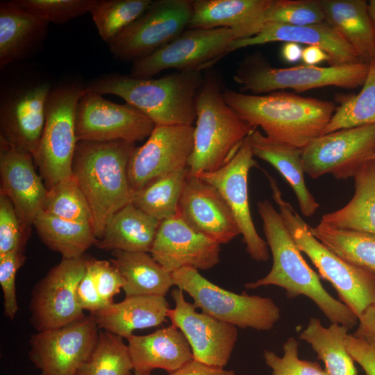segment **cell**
Masks as SVG:
<instances>
[{"label": "cell", "mask_w": 375, "mask_h": 375, "mask_svg": "<svg viewBox=\"0 0 375 375\" xmlns=\"http://www.w3.org/2000/svg\"><path fill=\"white\" fill-rule=\"evenodd\" d=\"M226 103L249 125L269 138L300 149L322 135L335 106L332 101L292 92L251 94L224 88Z\"/></svg>", "instance_id": "obj_1"}, {"label": "cell", "mask_w": 375, "mask_h": 375, "mask_svg": "<svg viewBox=\"0 0 375 375\" xmlns=\"http://www.w3.org/2000/svg\"><path fill=\"white\" fill-rule=\"evenodd\" d=\"M263 231L273 258L269 272L263 278L247 283V289L276 285L283 288L289 299L306 296L331 322L349 328L358 318L342 301L333 298L323 287L319 275L308 265L288 230L279 212L268 201L257 203Z\"/></svg>", "instance_id": "obj_2"}, {"label": "cell", "mask_w": 375, "mask_h": 375, "mask_svg": "<svg viewBox=\"0 0 375 375\" xmlns=\"http://www.w3.org/2000/svg\"><path fill=\"white\" fill-rule=\"evenodd\" d=\"M135 147L124 140L77 142L72 173L88 203L97 240L110 217L132 202L127 167Z\"/></svg>", "instance_id": "obj_3"}, {"label": "cell", "mask_w": 375, "mask_h": 375, "mask_svg": "<svg viewBox=\"0 0 375 375\" xmlns=\"http://www.w3.org/2000/svg\"><path fill=\"white\" fill-rule=\"evenodd\" d=\"M203 78L199 70L177 71L158 78L113 73L90 81L85 84V90L118 96L156 126H192Z\"/></svg>", "instance_id": "obj_4"}, {"label": "cell", "mask_w": 375, "mask_h": 375, "mask_svg": "<svg viewBox=\"0 0 375 375\" xmlns=\"http://www.w3.org/2000/svg\"><path fill=\"white\" fill-rule=\"evenodd\" d=\"M222 86L220 76L207 69L196 98L194 148L188 162L191 175L224 166L256 130L226 103Z\"/></svg>", "instance_id": "obj_5"}, {"label": "cell", "mask_w": 375, "mask_h": 375, "mask_svg": "<svg viewBox=\"0 0 375 375\" xmlns=\"http://www.w3.org/2000/svg\"><path fill=\"white\" fill-rule=\"evenodd\" d=\"M265 174L272 198L299 249L310 259L321 277L333 285L341 301L358 318L375 304V276L347 262L319 241L310 227L283 199L276 180L268 173Z\"/></svg>", "instance_id": "obj_6"}, {"label": "cell", "mask_w": 375, "mask_h": 375, "mask_svg": "<svg viewBox=\"0 0 375 375\" xmlns=\"http://www.w3.org/2000/svg\"><path fill=\"white\" fill-rule=\"evenodd\" d=\"M369 63L328 67L307 65L291 67H274L260 52L246 55L238 63L233 81L240 92L262 94L279 90L291 89L302 92L315 88L335 86L354 89L362 86Z\"/></svg>", "instance_id": "obj_7"}, {"label": "cell", "mask_w": 375, "mask_h": 375, "mask_svg": "<svg viewBox=\"0 0 375 375\" xmlns=\"http://www.w3.org/2000/svg\"><path fill=\"white\" fill-rule=\"evenodd\" d=\"M84 86L79 81H65L53 86L49 93L45 124L33 155L47 189L73 174V158L78 142L75 112Z\"/></svg>", "instance_id": "obj_8"}, {"label": "cell", "mask_w": 375, "mask_h": 375, "mask_svg": "<svg viewBox=\"0 0 375 375\" xmlns=\"http://www.w3.org/2000/svg\"><path fill=\"white\" fill-rule=\"evenodd\" d=\"M172 274L174 285L192 298L196 308L219 321L241 328L269 331L280 319L278 306L269 297L228 291L192 267Z\"/></svg>", "instance_id": "obj_9"}, {"label": "cell", "mask_w": 375, "mask_h": 375, "mask_svg": "<svg viewBox=\"0 0 375 375\" xmlns=\"http://www.w3.org/2000/svg\"><path fill=\"white\" fill-rule=\"evenodd\" d=\"M194 0H153L149 8L108 44L113 57L131 62L161 49L188 28Z\"/></svg>", "instance_id": "obj_10"}, {"label": "cell", "mask_w": 375, "mask_h": 375, "mask_svg": "<svg viewBox=\"0 0 375 375\" xmlns=\"http://www.w3.org/2000/svg\"><path fill=\"white\" fill-rule=\"evenodd\" d=\"M13 81L1 85L0 138L33 156L45 124L46 105L53 85L39 77Z\"/></svg>", "instance_id": "obj_11"}, {"label": "cell", "mask_w": 375, "mask_h": 375, "mask_svg": "<svg viewBox=\"0 0 375 375\" xmlns=\"http://www.w3.org/2000/svg\"><path fill=\"white\" fill-rule=\"evenodd\" d=\"M240 39L231 28H187L169 44L152 55L132 63L131 75L151 78L163 70L203 71L220 59L231 43Z\"/></svg>", "instance_id": "obj_12"}, {"label": "cell", "mask_w": 375, "mask_h": 375, "mask_svg": "<svg viewBox=\"0 0 375 375\" xmlns=\"http://www.w3.org/2000/svg\"><path fill=\"white\" fill-rule=\"evenodd\" d=\"M374 156L375 124L320 135L302 149L304 172L312 178L326 174L337 179L353 178Z\"/></svg>", "instance_id": "obj_13"}, {"label": "cell", "mask_w": 375, "mask_h": 375, "mask_svg": "<svg viewBox=\"0 0 375 375\" xmlns=\"http://www.w3.org/2000/svg\"><path fill=\"white\" fill-rule=\"evenodd\" d=\"M155 127L150 118L132 105L112 102L94 92L84 90L77 103L75 133L78 141L135 143L148 138Z\"/></svg>", "instance_id": "obj_14"}, {"label": "cell", "mask_w": 375, "mask_h": 375, "mask_svg": "<svg viewBox=\"0 0 375 375\" xmlns=\"http://www.w3.org/2000/svg\"><path fill=\"white\" fill-rule=\"evenodd\" d=\"M87 268L83 256L64 258L33 290L31 323L37 331L67 325L85 316L76 290Z\"/></svg>", "instance_id": "obj_15"}, {"label": "cell", "mask_w": 375, "mask_h": 375, "mask_svg": "<svg viewBox=\"0 0 375 375\" xmlns=\"http://www.w3.org/2000/svg\"><path fill=\"white\" fill-rule=\"evenodd\" d=\"M99 330L90 314L61 327L37 331L30 339V360L40 375H74L92 351Z\"/></svg>", "instance_id": "obj_16"}, {"label": "cell", "mask_w": 375, "mask_h": 375, "mask_svg": "<svg viewBox=\"0 0 375 375\" xmlns=\"http://www.w3.org/2000/svg\"><path fill=\"white\" fill-rule=\"evenodd\" d=\"M194 126H156L146 142L135 147L128 160L130 185L139 191L178 169L188 167Z\"/></svg>", "instance_id": "obj_17"}, {"label": "cell", "mask_w": 375, "mask_h": 375, "mask_svg": "<svg viewBox=\"0 0 375 375\" xmlns=\"http://www.w3.org/2000/svg\"><path fill=\"white\" fill-rule=\"evenodd\" d=\"M248 136L233 158L217 171L203 172L199 178L214 186L230 208L242 235L246 250L256 261L269 259L268 245L258 233L251 217L248 192L251 168L257 166Z\"/></svg>", "instance_id": "obj_18"}, {"label": "cell", "mask_w": 375, "mask_h": 375, "mask_svg": "<svg viewBox=\"0 0 375 375\" xmlns=\"http://www.w3.org/2000/svg\"><path fill=\"white\" fill-rule=\"evenodd\" d=\"M171 295L175 307L168 309L167 317L172 325L184 334L192 349L193 360L224 368L238 340L237 327L197 312L178 288L172 290Z\"/></svg>", "instance_id": "obj_19"}, {"label": "cell", "mask_w": 375, "mask_h": 375, "mask_svg": "<svg viewBox=\"0 0 375 375\" xmlns=\"http://www.w3.org/2000/svg\"><path fill=\"white\" fill-rule=\"evenodd\" d=\"M220 244L190 227L177 213L160 222L150 254L167 272L206 270L219 261Z\"/></svg>", "instance_id": "obj_20"}, {"label": "cell", "mask_w": 375, "mask_h": 375, "mask_svg": "<svg viewBox=\"0 0 375 375\" xmlns=\"http://www.w3.org/2000/svg\"><path fill=\"white\" fill-rule=\"evenodd\" d=\"M34 162L30 152L0 138V192L12 201L26 232L44 210L47 193Z\"/></svg>", "instance_id": "obj_21"}, {"label": "cell", "mask_w": 375, "mask_h": 375, "mask_svg": "<svg viewBox=\"0 0 375 375\" xmlns=\"http://www.w3.org/2000/svg\"><path fill=\"white\" fill-rule=\"evenodd\" d=\"M178 213L190 227L219 244H227L240 234L220 192L190 173L183 188Z\"/></svg>", "instance_id": "obj_22"}, {"label": "cell", "mask_w": 375, "mask_h": 375, "mask_svg": "<svg viewBox=\"0 0 375 375\" xmlns=\"http://www.w3.org/2000/svg\"><path fill=\"white\" fill-rule=\"evenodd\" d=\"M274 42L318 47L329 56L330 66L362 62L353 48L325 22L308 26L265 23L256 35L233 41L224 56L242 48Z\"/></svg>", "instance_id": "obj_23"}, {"label": "cell", "mask_w": 375, "mask_h": 375, "mask_svg": "<svg viewBox=\"0 0 375 375\" xmlns=\"http://www.w3.org/2000/svg\"><path fill=\"white\" fill-rule=\"evenodd\" d=\"M271 0H194L188 28H227L240 39L258 34L266 23Z\"/></svg>", "instance_id": "obj_24"}, {"label": "cell", "mask_w": 375, "mask_h": 375, "mask_svg": "<svg viewBox=\"0 0 375 375\" xmlns=\"http://www.w3.org/2000/svg\"><path fill=\"white\" fill-rule=\"evenodd\" d=\"M126 340L134 372L151 374L162 369L169 374L193 360L188 341L173 325L146 335L133 334Z\"/></svg>", "instance_id": "obj_25"}, {"label": "cell", "mask_w": 375, "mask_h": 375, "mask_svg": "<svg viewBox=\"0 0 375 375\" xmlns=\"http://www.w3.org/2000/svg\"><path fill=\"white\" fill-rule=\"evenodd\" d=\"M49 22L17 6L0 3V69L34 53L47 36Z\"/></svg>", "instance_id": "obj_26"}, {"label": "cell", "mask_w": 375, "mask_h": 375, "mask_svg": "<svg viewBox=\"0 0 375 375\" xmlns=\"http://www.w3.org/2000/svg\"><path fill=\"white\" fill-rule=\"evenodd\" d=\"M169 303L165 296L138 295L112 303L92 314L99 329L127 339L136 329L158 326L167 322Z\"/></svg>", "instance_id": "obj_27"}, {"label": "cell", "mask_w": 375, "mask_h": 375, "mask_svg": "<svg viewBox=\"0 0 375 375\" xmlns=\"http://www.w3.org/2000/svg\"><path fill=\"white\" fill-rule=\"evenodd\" d=\"M324 22L357 52L362 62L375 58V28L365 0H320Z\"/></svg>", "instance_id": "obj_28"}, {"label": "cell", "mask_w": 375, "mask_h": 375, "mask_svg": "<svg viewBox=\"0 0 375 375\" xmlns=\"http://www.w3.org/2000/svg\"><path fill=\"white\" fill-rule=\"evenodd\" d=\"M249 138L254 157L275 167L292 188L302 214L313 215L319 205L305 183L302 149L274 141L258 130Z\"/></svg>", "instance_id": "obj_29"}, {"label": "cell", "mask_w": 375, "mask_h": 375, "mask_svg": "<svg viewBox=\"0 0 375 375\" xmlns=\"http://www.w3.org/2000/svg\"><path fill=\"white\" fill-rule=\"evenodd\" d=\"M160 222L128 203L110 217L94 245L111 251L150 253Z\"/></svg>", "instance_id": "obj_30"}, {"label": "cell", "mask_w": 375, "mask_h": 375, "mask_svg": "<svg viewBox=\"0 0 375 375\" xmlns=\"http://www.w3.org/2000/svg\"><path fill=\"white\" fill-rule=\"evenodd\" d=\"M110 262L124 279L125 297L165 296L174 284L172 274L156 262L150 253L111 251Z\"/></svg>", "instance_id": "obj_31"}, {"label": "cell", "mask_w": 375, "mask_h": 375, "mask_svg": "<svg viewBox=\"0 0 375 375\" xmlns=\"http://www.w3.org/2000/svg\"><path fill=\"white\" fill-rule=\"evenodd\" d=\"M354 194L344 207L324 214L321 222L375 235V164H364L353 177Z\"/></svg>", "instance_id": "obj_32"}, {"label": "cell", "mask_w": 375, "mask_h": 375, "mask_svg": "<svg viewBox=\"0 0 375 375\" xmlns=\"http://www.w3.org/2000/svg\"><path fill=\"white\" fill-rule=\"evenodd\" d=\"M350 328L332 323L324 327L317 318H310L299 338L309 344L325 365L328 375H357L354 360L347 348Z\"/></svg>", "instance_id": "obj_33"}, {"label": "cell", "mask_w": 375, "mask_h": 375, "mask_svg": "<svg viewBox=\"0 0 375 375\" xmlns=\"http://www.w3.org/2000/svg\"><path fill=\"white\" fill-rule=\"evenodd\" d=\"M33 226L43 243L64 258L82 257L97 240L91 224L67 220L44 210L38 214Z\"/></svg>", "instance_id": "obj_34"}, {"label": "cell", "mask_w": 375, "mask_h": 375, "mask_svg": "<svg viewBox=\"0 0 375 375\" xmlns=\"http://www.w3.org/2000/svg\"><path fill=\"white\" fill-rule=\"evenodd\" d=\"M312 234L347 262L375 276V235L335 228L320 222Z\"/></svg>", "instance_id": "obj_35"}, {"label": "cell", "mask_w": 375, "mask_h": 375, "mask_svg": "<svg viewBox=\"0 0 375 375\" xmlns=\"http://www.w3.org/2000/svg\"><path fill=\"white\" fill-rule=\"evenodd\" d=\"M190 173L189 167L178 169L135 192L132 203L159 222L178 213L183 188Z\"/></svg>", "instance_id": "obj_36"}, {"label": "cell", "mask_w": 375, "mask_h": 375, "mask_svg": "<svg viewBox=\"0 0 375 375\" xmlns=\"http://www.w3.org/2000/svg\"><path fill=\"white\" fill-rule=\"evenodd\" d=\"M133 366L123 338L99 330L88 358L74 375H131Z\"/></svg>", "instance_id": "obj_37"}, {"label": "cell", "mask_w": 375, "mask_h": 375, "mask_svg": "<svg viewBox=\"0 0 375 375\" xmlns=\"http://www.w3.org/2000/svg\"><path fill=\"white\" fill-rule=\"evenodd\" d=\"M375 124V58L369 62L359 93L344 99L326 126L323 135L347 128Z\"/></svg>", "instance_id": "obj_38"}, {"label": "cell", "mask_w": 375, "mask_h": 375, "mask_svg": "<svg viewBox=\"0 0 375 375\" xmlns=\"http://www.w3.org/2000/svg\"><path fill=\"white\" fill-rule=\"evenodd\" d=\"M153 0H94L90 10L101 39L110 42L137 19Z\"/></svg>", "instance_id": "obj_39"}, {"label": "cell", "mask_w": 375, "mask_h": 375, "mask_svg": "<svg viewBox=\"0 0 375 375\" xmlns=\"http://www.w3.org/2000/svg\"><path fill=\"white\" fill-rule=\"evenodd\" d=\"M43 210L67 220L92 221L87 200L73 174L47 189Z\"/></svg>", "instance_id": "obj_40"}, {"label": "cell", "mask_w": 375, "mask_h": 375, "mask_svg": "<svg viewBox=\"0 0 375 375\" xmlns=\"http://www.w3.org/2000/svg\"><path fill=\"white\" fill-rule=\"evenodd\" d=\"M324 22L320 0H271L266 13V23L308 26Z\"/></svg>", "instance_id": "obj_41"}, {"label": "cell", "mask_w": 375, "mask_h": 375, "mask_svg": "<svg viewBox=\"0 0 375 375\" xmlns=\"http://www.w3.org/2000/svg\"><path fill=\"white\" fill-rule=\"evenodd\" d=\"M17 6L55 24H64L89 12L94 0H12Z\"/></svg>", "instance_id": "obj_42"}, {"label": "cell", "mask_w": 375, "mask_h": 375, "mask_svg": "<svg viewBox=\"0 0 375 375\" xmlns=\"http://www.w3.org/2000/svg\"><path fill=\"white\" fill-rule=\"evenodd\" d=\"M299 343L290 338L283 344V356L265 350L263 358L273 375H328L317 362L301 360L299 358Z\"/></svg>", "instance_id": "obj_43"}, {"label": "cell", "mask_w": 375, "mask_h": 375, "mask_svg": "<svg viewBox=\"0 0 375 375\" xmlns=\"http://www.w3.org/2000/svg\"><path fill=\"white\" fill-rule=\"evenodd\" d=\"M26 233L12 201L0 192V254L23 251Z\"/></svg>", "instance_id": "obj_44"}, {"label": "cell", "mask_w": 375, "mask_h": 375, "mask_svg": "<svg viewBox=\"0 0 375 375\" xmlns=\"http://www.w3.org/2000/svg\"><path fill=\"white\" fill-rule=\"evenodd\" d=\"M23 251H14L0 254V284L3 296V313L12 319L18 310L15 278L17 270L24 263Z\"/></svg>", "instance_id": "obj_45"}, {"label": "cell", "mask_w": 375, "mask_h": 375, "mask_svg": "<svg viewBox=\"0 0 375 375\" xmlns=\"http://www.w3.org/2000/svg\"><path fill=\"white\" fill-rule=\"evenodd\" d=\"M87 263L101 297L107 305L113 303V297L124 285V278L110 261L88 259Z\"/></svg>", "instance_id": "obj_46"}, {"label": "cell", "mask_w": 375, "mask_h": 375, "mask_svg": "<svg viewBox=\"0 0 375 375\" xmlns=\"http://www.w3.org/2000/svg\"><path fill=\"white\" fill-rule=\"evenodd\" d=\"M76 297L80 307L83 310H88L90 314H93L108 306L98 292L92 273L88 263L86 272L77 287Z\"/></svg>", "instance_id": "obj_47"}, {"label": "cell", "mask_w": 375, "mask_h": 375, "mask_svg": "<svg viewBox=\"0 0 375 375\" xmlns=\"http://www.w3.org/2000/svg\"><path fill=\"white\" fill-rule=\"evenodd\" d=\"M347 348L354 362L361 366L367 375H375V346L349 334Z\"/></svg>", "instance_id": "obj_48"}, {"label": "cell", "mask_w": 375, "mask_h": 375, "mask_svg": "<svg viewBox=\"0 0 375 375\" xmlns=\"http://www.w3.org/2000/svg\"><path fill=\"white\" fill-rule=\"evenodd\" d=\"M355 338L375 346V304L368 307L358 317Z\"/></svg>", "instance_id": "obj_49"}, {"label": "cell", "mask_w": 375, "mask_h": 375, "mask_svg": "<svg viewBox=\"0 0 375 375\" xmlns=\"http://www.w3.org/2000/svg\"><path fill=\"white\" fill-rule=\"evenodd\" d=\"M169 375H236L233 370L208 365L192 360Z\"/></svg>", "instance_id": "obj_50"}, {"label": "cell", "mask_w": 375, "mask_h": 375, "mask_svg": "<svg viewBox=\"0 0 375 375\" xmlns=\"http://www.w3.org/2000/svg\"><path fill=\"white\" fill-rule=\"evenodd\" d=\"M301 60L305 65L317 66L324 61L329 62L330 57L326 51L318 47L306 46L303 49Z\"/></svg>", "instance_id": "obj_51"}, {"label": "cell", "mask_w": 375, "mask_h": 375, "mask_svg": "<svg viewBox=\"0 0 375 375\" xmlns=\"http://www.w3.org/2000/svg\"><path fill=\"white\" fill-rule=\"evenodd\" d=\"M302 51L299 44L285 42L281 49V56L288 62H297L301 59Z\"/></svg>", "instance_id": "obj_52"}, {"label": "cell", "mask_w": 375, "mask_h": 375, "mask_svg": "<svg viewBox=\"0 0 375 375\" xmlns=\"http://www.w3.org/2000/svg\"><path fill=\"white\" fill-rule=\"evenodd\" d=\"M368 8L374 26L375 28V0H370L368 2Z\"/></svg>", "instance_id": "obj_53"}, {"label": "cell", "mask_w": 375, "mask_h": 375, "mask_svg": "<svg viewBox=\"0 0 375 375\" xmlns=\"http://www.w3.org/2000/svg\"><path fill=\"white\" fill-rule=\"evenodd\" d=\"M134 375H151V374H143V373H139L137 372H134Z\"/></svg>", "instance_id": "obj_54"}, {"label": "cell", "mask_w": 375, "mask_h": 375, "mask_svg": "<svg viewBox=\"0 0 375 375\" xmlns=\"http://www.w3.org/2000/svg\"><path fill=\"white\" fill-rule=\"evenodd\" d=\"M372 161H373L374 163L375 164V156H374V159L372 160Z\"/></svg>", "instance_id": "obj_55"}]
</instances>
